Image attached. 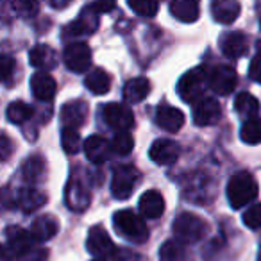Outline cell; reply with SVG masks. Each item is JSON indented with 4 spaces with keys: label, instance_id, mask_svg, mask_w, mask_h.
I'll list each match as a JSON object with an SVG mask.
<instances>
[{
    "label": "cell",
    "instance_id": "1",
    "mask_svg": "<svg viewBox=\"0 0 261 261\" xmlns=\"http://www.w3.org/2000/svg\"><path fill=\"white\" fill-rule=\"evenodd\" d=\"M6 240H8L6 249L18 261H47L48 252L45 249H34L33 236L22 227H8Z\"/></svg>",
    "mask_w": 261,
    "mask_h": 261
},
{
    "label": "cell",
    "instance_id": "2",
    "mask_svg": "<svg viewBox=\"0 0 261 261\" xmlns=\"http://www.w3.org/2000/svg\"><path fill=\"white\" fill-rule=\"evenodd\" d=\"M113 225L116 232L127 242L133 243H145L149 238V229L142 215H136L130 210H120L113 215Z\"/></svg>",
    "mask_w": 261,
    "mask_h": 261
},
{
    "label": "cell",
    "instance_id": "3",
    "mask_svg": "<svg viewBox=\"0 0 261 261\" xmlns=\"http://www.w3.org/2000/svg\"><path fill=\"white\" fill-rule=\"evenodd\" d=\"M257 193H259L257 182L249 172H236L227 182V199L232 210H240L252 202Z\"/></svg>",
    "mask_w": 261,
    "mask_h": 261
},
{
    "label": "cell",
    "instance_id": "4",
    "mask_svg": "<svg viewBox=\"0 0 261 261\" xmlns=\"http://www.w3.org/2000/svg\"><path fill=\"white\" fill-rule=\"evenodd\" d=\"M207 70L206 68H193L190 72H186L185 75L179 79L177 83V95L188 104L195 106L197 102L202 100V95L206 91V88L210 86L207 84Z\"/></svg>",
    "mask_w": 261,
    "mask_h": 261
},
{
    "label": "cell",
    "instance_id": "5",
    "mask_svg": "<svg viewBox=\"0 0 261 261\" xmlns=\"http://www.w3.org/2000/svg\"><path fill=\"white\" fill-rule=\"evenodd\" d=\"M174 232L181 243H195L207 232V224L195 213H181L174 222Z\"/></svg>",
    "mask_w": 261,
    "mask_h": 261
},
{
    "label": "cell",
    "instance_id": "6",
    "mask_svg": "<svg viewBox=\"0 0 261 261\" xmlns=\"http://www.w3.org/2000/svg\"><path fill=\"white\" fill-rule=\"evenodd\" d=\"M140 179V172L133 165H120L113 172L111 179V193L115 199L125 200L135 192V186Z\"/></svg>",
    "mask_w": 261,
    "mask_h": 261
},
{
    "label": "cell",
    "instance_id": "7",
    "mask_svg": "<svg viewBox=\"0 0 261 261\" xmlns=\"http://www.w3.org/2000/svg\"><path fill=\"white\" fill-rule=\"evenodd\" d=\"M63 61L73 73H83L91 65V48L84 41H70L63 50Z\"/></svg>",
    "mask_w": 261,
    "mask_h": 261
},
{
    "label": "cell",
    "instance_id": "8",
    "mask_svg": "<svg viewBox=\"0 0 261 261\" xmlns=\"http://www.w3.org/2000/svg\"><path fill=\"white\" fill-rule=\"evenodd\" d=\"M86 247H88V252L97 257V259H104V257L113 256L116 252L111 236H109V232L102 225H93L90 229Z\"/></svg>",
    "mask_w": 261,
    "mask_h": 261
},
{
    "label": "cell",
    "instance_id": "9",
    "mask_svg": "<svg viewBox=\"0 0 261 261\" xmlns=\"http://www.w3.org/2000/svg\"><path fill=\"white\" fill-rule=\"evenodd\" d=\"M102 115L106 123L116 133H129V129L135 125V115L123 104H106Z\"/></svg>",
    "mask_w": 261,
    "mask_h": 261
},
{
    "label": "cell",
    "instance_id": "10",
    "mask_svg": "<svg viewBox=\"0 0 261 261\" xmlns=\"http://www.w3.org/2000/svg\"><path fill=\"white\" fill-rule=\"evenodd\" d=\"M236 72L232 66L227 65H218L210 70L207 73V84L217 95H229L236 86Z\"/></svg>",
    "mask_w": 261,
    "mask_h": 261
},
{
    "label": "cell",
    "instance_id": "11",
    "mask_svg": "<svg viewBox=\"0 0 261 261\" xmlns=\"http://www.w3.org/2000/svg\"><path fill=\"white\" fill-rule=\"evenodd\" d=\"M220 104L218 100H215L213 97H204L200 102H197L193 106V123L200 127H206V125H213V123L218 122L220 118Z\"/></svg>",
    "mask_w": 261,
    "mask_h": 261
},
{
    "label": "cell",
    "instance_id": "12",
    "mask_svg": "<svg viewBox=\"0 0 261 261\" xmlns=\"http://www.w3.org/2000/svg\"><path fill=\"white\" fill-rule=\"evenodd\" d=\"M179 154H181V147L175 142L167 138L156 140L149 149V158L156 165H172L177 161Z\"/></svg>",
    "mask_w": 261,
    "mask_h": 261
},
{
    "label": "cell",
    "instance_id": "13",
    "mask_svg": "<svg viewBox=\"0 0 261 261\" xmlns=\"http://www.w3.org/2000/svg\"><path fill=\"white\" fill-rule=\"evenodd\" d=\"M88 118V104L84 100H72L66 102L59 111V120H61L63 127H70V129H79L84 125Z\"/></svg>",
    "mask_w": 261,
    "mask_h": 261
},
{
    "label": "cell",
    "instance_id": "14",
    "mask_svg": "<svg viewBox=\"0 0 261 261\" xmlns=\"http://www.w3.org/2000/svg\"><path fill=\"white\" fill-rule=\"evenodd\" d=\"M84 154L86 158L95 165H102L111 158V143L104 138V136H98V135H93L90 138H86L84 142Z\"/></svg>",
    "mask_w": 261,
    "mask_h": 261
},
{
    "label": "cell",
    "instance_id": "15",
    "mask_svg": "<svg viewBox=\"0 0 261 261\" xmlns=\"http://www.w3.org/2000/svg\"><path fill=\"white\" fill-rule=\"evenodd\" d=\"M65 200H66V206L73 211H84L90 206V193H88L86 186L77 177H72L68 181V185H66Z\"/></svg>",
    "mask_w": 261,
    "mask_h": 261
},
{
    "label": "cell",
    "instance_id": "16",
    "mask_svg": "<svg viewBox=\"0 0 261 261\" xmlns=\"http://www.w3.org/2000/svg\"><path fill=\"white\" fill-rule=\"evenodd\" d=\"M31 90H33V95L40 102H50L56 95L58 84H56L54 77L50 73L36 72L31 77Z\"/></svg>",
    "mask_w": 261,
    "mask_h": 261
},
{
    "label": "cell",
    "instance_id": "17",
    "mask_svg": "<svg viewBox=\"0 0 261 261\" xmlns=\"http://www.w3.org/2000/svg\"><path fill=\"white\" fill-rule=\"evenodd\" d=\"M156 122L161 129L168 130V133H177L185 123V115H182L181 109L163 104L156 111Z\"/></svg>",
    "mask_w": 261,
    "mask_h": 261
},
{
    "label": "cell",
    "instance_id": "18",
    "mask_svg": "<svg viewBox=\"0 0 261 261\" xmlns=\"http://www.w3.org/2000/svg\"><path fill=\"white\" fill-rule=\"evenodd\" d=\"M220 48L224 56L227 58H242L249 50V43H247V36L242 33H227L220 38Z\"/></svg>",
    "mask_w": 261,
    "mask_h": 261
},
{
    "label": "cell",
    "instance_id": "19",
    "mask_svg": "<svg viewBox=\"0 0 261 261\" xmlns=\"http://www.w3.org/2000/svg\"><path fill=\"white\" fill-rule=\"evenodd\" d=\"M98 27V13L91 8V4L81 13V16L73 23L66 27V33L72 36H81V34H91Z\"/></svg>",
    "mask_w": 261,
    "mask_h": 261
},
{
    "label": "cell",
    "instance_id": "20",
    "mask_svg": "<svg viewBox=\"0 0 261 261\" xmlns=\"http://www.w3.org/2000/svg\"><path fill=\"white\" fill-rule=\"evenodd\" d=\"M140 211L143 218H160L165 213L163 195L156 190H149L140 197Z\"/></svg>",
    "mask_w": 261,
    "mask_h": 261
},
{
    "label": "cell",
    "instance_id": "21",
    "mask_svg": "<svg viewBox=\"0 0 261 261\" xmlns=\"http://www.w3.org/2000/svg\"><path fill=\"white\" fill-rule=\"evenodd\" d=\"M211 15H213L215 22L229 25L238 18L240 2H236V0H215L211 4Z\"/></svg>",
    "mask_w": 261,
    "mask_h": 261
},
{
    "label": "cell",
    "instance_id": "22",
    "mask_svg": "<svg viewBox=\"0 0 261 261\" xmlns=\"http://www.w3.org/2000/svg\"><path fill=\"white\" fill-rule=\"evenodd\" d=\"M59 229V224L54 217L50 215H40L31 225V236L34 242H47V240L54 238L56 232Z\"/></svg>",
    "mask_w": 261,
    "mask_h": 261
},
{
    "label": "cell",
    "instance_id": "23",
    "mask_svg": "<svg viewBox=\"0 0 261 261\" xmlns=\"http://www.w3.org/2000/svg\"><path fill=\"white\" fill-rule=\"evenodd\" d=\"M29 61L34 68H38L40 72H47V70L56 68L58 65V56L52 50L48 45H36L31 48L29 52Z\"/></svg>",
    "mask_w": 261,
    "mask_h": 261
},
{
    "label": "cell",
    "instance_id": "24",
    "mask_svg": "<svg viewBox=\"0 0 261 261\" xmlns=\"http://www.w3.org/2000/svg\"><path fill=\"white\" fill-rule=\"evenodd\" d=\"M150 93V81L147 77H135L125 83L123 86V100L130 102V104H138V102L145 100Z\"/></svg>",
    "mask_w": 261,
    "mask_h": 261
},
{
    "label": "cell",
    "instance_id": "25",
    "mask_svg": "<svg viewBox=\"0 0 261 261\" xmlns=\"http://www.w3.org/2000/svg\"><path fill=\"white\" fill-rule=\"evenodd\" d=\"M172 16L182 23H193L199 18V4L193 0H174L168 6Z\"/></svg>",
    "mask_w": 261,
    "mask_h": 261
},
{
    "label": "cell",
    "instance_id": "26",
    "mask_svg": "<svg viewBox=\"0 0 261 261\" xmlns=\"http://www.w3.org/2000/svg\"><path fill=\"white\" fill-rule=\"evenodd\" d=\"M86 86L93 95H106L111 90V77L106 70L93 68L86 75Z\"/></svg>",
    "mask_w": 261,
    "mask_h": 261
},
{
    "label": "cell",
    "instance_id": "27",
    "mask_svg": "<svg viewBox=\"0 0 261 261\" xmlns=\"http://www.w3.org/2000/svg\"><path fill=\"white\" fill-rule=\"evenodd\" d=\"M234 109H236V113H238V115L252 120V118H257L256 115L259 113V102H257V98L254 97L252 93H247V91H243V93H240L238 97H236Z\"/></svg>",
    "mask_w": 261,
    "mask_h": 261
},
{
    "label": "cell",
    "instance_id": "28",
    "mask_svg": "<svg viewBox=\"0 0 261 261\" xmlns=\"http://www.w3.org/2000/svg\"><path fill=\"white\" fill-rule=\"evenodd\" d=\"M45 204V195L40 193L36 188H23L18 195V206L25 213H33V211L40 210Z\"/></svg>",
    "mask_w": 261,
    "mask_h": 261
},
{
    "label": "cell",
    "instance_id": "29",
    "mask_svg": "<svg viewBox=\"0 0 261 261\" xmlns=\"http://www.w3.org/2000/svg\"><path fill=\"white\" fill-rule=\"evenodd\" d=\"M43 168H45V161L41 160V156H31L22 163L20 172H22L23 181L29 182V185H33V182H36L38 179L41 177Z\"/></svg>",
    "mask_w": 261,
    "mask_h": 261
},
{
    "label": "cell",
    "instance_id": "30",
    "mask_svg": "<svg viewBox=\"0 0 261 261\" xmlns=\"http://www.w3.org/2000/svg\"><path fill=\"white\" fill-rule=\"evenodd\" d=\"M240 140L247 145H257L261 143V118L247 120L240 130Z\"/></svg>",
    "mask_w": 261,
    "mask_h": 261
},
{
    "label": "cell",
    "instance_id": "31",
    "mask_svg": "<svg viewBox=\"0 0 261 261\" xmlns=\"http://www.w3.org/2000/svg\"><path fill=\"white\" fill-rule=\"evenodd\" d=\"M185 247L177 240H168L160 249V261H185Z\"/></svg>",
    "mask_w": 261,
    "mask_h": 261
},
{
    "label": "cell",
    "instance_id": "32",
    "mask_svg": "<svg viewBox=\"0 0 261 261\" xmlns=\"http://www.w3.org/2000/svg\"><path fill=\"white\" fill-rule=\"evenodd\" d=\"M6 115H8V120L13 123H23L27 122V120L33 116V108H31L29 104H25V102L22 100H16V102H11V104L8 106V111H6Z\"/></svg>",
    "mask_w": 261,
    "mask_h": 261
},
{
    "label": "cell",
    "instance_id": "33",
    "mask_svg": "<svg viewBox=\"0 0 261 261\" xmlns=\"http://www.w3.org/2000/svg\"><path fill=\"white\" fill-rule=\"evenodd\" d=\"M61 145L63 150L66 154H77L81 150V147H84V143L81 142L79 130L70 129V127H63L61 130Z\"/></svg>",
    "mask_w": 261,
    "mask_h": 261
},
{
    "label": "cell",
    "instance_id": "34",
    "mask_svg": "<svg viewBox=\"0 0 261 261\" xmlns=\"http://www.w3.org/2000/svg\"><path fill=\"white\" fill-rule=\"evenodd\" d=\"M133 147H135V138L130 136V133H116L111 142L113 152L118 154V156L129 154L130 150H133Z\"/></svg>",
    "mask_w": 261,
    "mask_h": 261
},
{
    "label": "cell",
    "instance_id": "35",
    "mask_svg": "<svg viewBox=\"0 0 261 261\" xmlns=\"http://www.w3.org/2000/svg\"><path fill=\"white\" fill-rule=\"evenodd\" d=\"M129 8L140 16H154L158 11H160V4L158 2H147V0H130Z\"/></svg>",
    "mask_w": 261,
    "mask_h": 261
},
{
    "label": "cell",
    "instance_id": "36",
    "mask_svg": "<svg viewBox=\"0 0 261 261\" xmlns=\"http://www.w3.org/2000/svg\"><path fill=\"white\" fill-rule=\"evenodd\" d=\"M243 224L249 229H261V202L252 204L249 210L243 213Z\"/></svg>",
    "mask_w": 261,
    "mask_h": 261
},
{
    "label": "cell",
    "instance_id": "37",
    "mask_svg": "<svg viewBox=\"0 0 261 261\" xmlns=\"http://www.w3.org/2000/svg\"><path fill=\"white\" fill-rule=\"evenodd\" d=\"M249 75H250V79H252V81H256V83L261 84V45L257 47L256 56H254L252 61H250Z\"/></svg>",
    "mask_w": 261,
    "mask_h": 261
},
{
    "label": "cell",
    "instance_id": "38",
    "mask_svg": "<svg viewBox=\"0 0 261 261\" xmlns=\"http://www.w3.org/2000/svg\"><path fill=\"white\" fill-rule=\"evenodd\" d=\"M13 8L18 11V15L22 16H34L38 11V4L36 2H16Z\"/></svg>",
    "mask_w": 261,
    "mask_h": 261
},
{
    "label": "cell",
    "instance_id": "39",
    "mask_svg": "<svg viewBox=\"0 0 261 261\" xmlns=\"http://www.w3.org/2000/svg\"><path fill=\"white\" fill-rule=\"evenodd\" d=\"M13 68H15V59L9 58V56H2V79H4V83L9 81Z\"/></svg>",
    "mask_w": 261,
    "mask_h": 261
},
{
    "label": "cell",
    "instance_id": "40",
    "mask_svg": "<svg viewBox=\"0 0 261 261\" xmlns=\"http://www.w3.org/2000/svg\"><path fill=\"white\" fill-rule=\"evenodd\" d=\"M113 261H138V254L130 252V250H116L115 254H113Z\"/></svg>",
    "mask_w": 261,
    "mask_h": 261
},
{
    "label": "cell",
    "instance_id": "41",
    "mask_svg": "<svg viewBox=\"0 0 261 261\" xmlns=\"http://www.w3.org/2000/svg\"><path fill=\"white\" fill-rule=\"evenodd\" d=\"M0 145H2V160H8L9 152H11V140L6 135H2V143Z\"/></svg>",
    "mask_w": 261,
    "mask_h": 261
},
{
    "label": "cell",
    "instance_id": "42",
    "mask_svg": "<svg viewBox=\"0 0 261 261\" xmlns=\"http://www.w3.org/2000/svg\"><path fill=\"white\" fill-rule=\"evenodd\" d=\"M91 8L95 9V11L100 15V13L104 11H111V9H115V4H111V2H108V4H102V2H95V4H91Z\"/></svg>",
    "mask_w": 261,
    "mask_h": 261
},
{
    "label": "cell",
    "instance_id": "43",
    "mask_svg": "<svg viewBox=\"0 0 261 261\" xmlns=\"http://www.w3.org/2000/svg\"><path fill=\"white\" fill-rule=\"evenodd\" d=\"M68 4H70V2H50L52 8H59V9H61V8H66Z\"/></svg>",
    "mask_w": 261,
    "mask_h": 261
},
{
    "label": "cell",
    "instance_id": "44",
    "mask_svg": "<svg viewBox=\"0 0 261 261\" xmlns=\"http://www.w3.org/2000/svg\"><path fill=\"white\" fill-rule=\"evenodd\" d=\"M93 261H106V259H93Z\"/></svg>",
    "mask_w": 261,
    "mask_h": 261
},
{
    "label": "cell",
    "instance_id": "45",
    "mask_svg": "<svg viewBox=\"0 0 261 261\" xmlns=\"http://www.w3.org/2000/svg\"><path fill=\"white\" fill-rule=\"evenodd\" d=\"M259 27H261V16H259Z\"/></svg>",
    "mask_w": 261,
    "mask_h": 261
}]
</instances>
